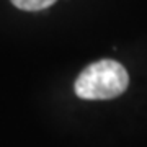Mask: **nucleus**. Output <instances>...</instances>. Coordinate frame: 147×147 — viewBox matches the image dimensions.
I'll return each mask as SVG.
<instances>
[{
  "label": "nucleus",
  "mask_w": 147,
  "mask_h": 147,
  "mask_svg": "<svg viewBox=\"0 0 147 147\" xmlns=\"http://www.w3.org/2000/svg\"><path fill=\"white\" fill-rule=\"evenodd\" d=\"M57 0H11V3L25 11H39L54 5Z\"/></svg>",
  "instance_id": "obj_2"
},
{
  "label": "nucleus",
  "mask_w": 147,
  "mask_h": 147,
  "mask_svg": "<svg viewBox=\"0 0 147 147\" xmlns=\"http://www.w3.org/2000/svg\"><path fill=\"white\" fill-rule=\"evenodd\" d=\"M129 75L119 62L101 59L80 72L74 90L82 100H111L126 92Z\"/></svg>",
  "instance_id": "obj_1"
}]
</instances>
